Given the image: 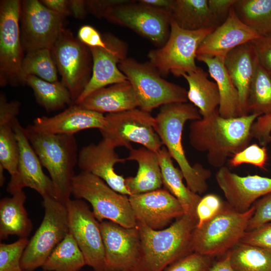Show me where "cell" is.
Returning a JSON list of instances; mask_svg holds the SVG:
<instances>
[{
	"mask_svg": "<svg viewBox=\"0 0 271 271\" xmlns=\"http://www.w3.org/2000/svg\"><path fill=\"white\" fill-rule=\"evenodd\" d=\"M258 116L249 114L224 118L219 115L218 108L209 116L190 123V145L199 152H206L208 163L220 168L224 166L228 157L249 145L252 139L251 126Z\"/></svg>",
	"mask_w": 271,
	"mask_h": 271,
	"instance_id": "obj_1",
	"label": "cell"
},
{
	"mask_svg": "<svg viewBox=\"0 0 271 271\" xmlns=\"http://www.w3.org/2000/svg\"><path fill=\"white\" fill-rule=\"evenodd\" d=\"M201 118L198 109L191 103H172L161 107L154 123L155 131L163 145L178 164L187 187L199 195L207 191V180L211 172L199 163L190 165L185 156L182 135L187 121Z\"/></svg>",
	"mask_w": 271,
	"mask_h": 271,
	"instance_id": "obj_2",
	"label": "cell"
},
{
	"mask_svg": "<svg viewBox=\"0 0 271 271\" xmlns=\"http://www.w3.org/2000/svg\"><path fill=\"white\" fill-rule=\"evenodd\" d=\"M197 224V218L186 214L161 230L153 229L137 221L142 245L139 271H164L194 252L192 236Z\"/></svg>",
	"mask_w": 271,
	"mask_h": 271,
	"instance_id": "obj_3",
	"label": "cell"
},
{
	"mask_svg": "<svg viewBox=\"0 0 271 271\" xmlns=\"http://www.w3.org/2000/svg\"><path fill=\"white\" fill-rule=\"evenodd\" d=\"M24 132L42 165L53 182L54 198L66 205L72 195V183L78 154L74 135L53 134L35 131Z\"/></svg>",
	"mask_w": 271,
	"mask_h": 271,
	"instance_id": "obj_4",
	"label": "cell"
},
{
	"mask_svg": "<svg viewBox=\"0 0 271 271\" xmlns=\"http://www.w3.org/2000/svg\"><path fill=\"white\" fill-rule=\"evenodd\" d=\"M253 205L240 212L224 201L213 217L195 227L192 232L193 251L214 257L226 254L240 242L246 232L248 221L254 212Z\"/></svg>",
	"mask_w": 271,
	"mask_h": 271,
	"instance_id": "obj_5",
	"label": "cell"
},
{
	"mask_svg": "<svg viewBox=\"0 0 271 271\" xmlns=\"http://www.w3.org/2000/svg\"><path fill=\"white\" fill-rule=\"evenodd\" d=\"M118 68L131 83L143 110L150 112L164 105L188 101L186 88L164 79L149 62L126 57Z\"/></svg>",
	"mask_w": 271,
	"mask_h": 271,
	"instance_id": "obj_6",
	"label": "cell"
},
{
	"mask_svg": "<svg viewBox=\"0 0 271 271\" xmlns=\"http://www.w3.org/2000/svg\"><path fill=\"white\" fill-rule=\"evenodd\" d=\"M72 195L89 202L99 222L107 220L125 227L137 226L128 196L115 191L95 175L83 171L75 175L72 180Z\"/></svg>",
	"mask_w": 271,
	"mask_h": 271,
	"instance_id": "obj_7",
	"label": "cell"
},
{
	"mask_svg": "<svg viewBox=\"0 0 271 271\" xmlns=\"http://www.w3.org/2000/svg\"><path fill=\"white\" fill-rule=\"evenodd\" d=\"M214 29L188 31L172 21L169 37L162 47L151 50L149 62L163 76L172 73L177 77L195 71L197 50L203 40Z\"/></svg>",
	"mask_w": 271,
	"mask_h": 271,
	"instance_id": "obj_8",
	"label": "cell"
},
{
	"mask_svg": "<svg viewBox=\"0 0 271 271\" xmlns=\"http://www.w3.org/2000/svg\"><path fill=\"white\" fill-rule=\"evenodd\" d=\"M45 214L41 225L29 240L21 261L23 271L42 267L48 257L69 232L68 210L53 197L43 198Z\"/></svg>",
	"mask_w": 271,
	"mask_h": 271,
	"instance_id": "obj_9",
	"label": "cell"
},
{
	"mask_svg": "<svg viewBox=\"0 0 271 271\" xmlns=\"http://www.w3.org/2000/svg\"><path fill=\"white\" fill-rule=\"evenodd\" d=\"M105 116L104 126L99 130L103 140L111 146L124 147L130 150L132 142L157 153L162 148L154 128L155 117L150 112L136 108Z\"/></svg>",
	"mask_w": 271,
	"mask_h": 271,
	"instance_id": "obj_10",
	"label": "cell"
},
{
	"mask_svg": "<svg viewBox=\"0 0 271 271\" xmlns=\"http://www.w3.org/2000/svg\"><path fill=\"white\" fill-rule=\"evenodd\" d=\"M51 51L61 82L75 103L91 77L93 61L90 49L70 30L64 28Z\"/></svg>",
	"mask_w": 271,
	"mask_h": 271,
	"instance_id": "obj_11",
	"label": "cell"
},
{
	"mask_svg": "<svg viewBox=\"0 0 271 271\" xmlns=\"http://www.w3.org/2000/svg\"><path fill=\"white\" fill-rule=\"evenodd\" d=\"M20 0L0 1V86L24 84L21 75L24 58L20 18Z\"/></svg>",
	"mask_w": 271,
	"mask_h": 271,
	"instance_id": "obj_12",
	"label": "cell"
},
{
	"mask_svg": "<svg viewBox=\"0 0 271 271\" xmlns=\"http://www.w3.org/2000/svg\"><path fill=\"white\" fill-rule=\"evenodd\" d=\"M104 18L133 30L158 48L166 43L170 33L171 14L138 1L126 0L110 8L104 14Z\"/></svg>",
	"mask_w": 271,
	"mask_h": 271,
	"instance_id": "obj_13",
	"label": "cell"
},
{
	"mask_svg": "<svg viewBox=\"0 0 271 271\" xmlns=\"http://www.w3.org/2000/svg\"><path fill=\"white\" fill-rule=\"evenodd\" d=\"M65 18L46 8L40 1H22L20 27L24 51L51 49L64 28Z\"/></svg>",
	"mask_w": 271,
	"mask_h": 271,
	"instance_id": "obj_14",
	"label": "cell"
},
{
	"mask_svg": "<svg viewBox=\"0 0 271 271\" xmlns=\"http://www.w3.org/2000/svg\"><path fill=\"white\" fill-rule=\"evenodd\" d=\"M105 271H139L142 245L137 227H123L113 221L100 222Z\"/></svg>",
	"mask_w": 271,
	"mask_h": 271,
	"instance_id": "obj_15",
	"label": "cell"
},
{
	"mask_svg": "<svg viewBox=\"0 0 271 271\" xmlns=\"http://www.w3.org/2000/svg\"><path fill=\"white\" fill-rule=\"evenodd\" d=\"M69 233L82 251L86 265L105 271L104 250L100 222L85 201L71 199L66 203Z\"/></svg>",
	"mask_w": 271,
	"mask_h": 271,
	"instance_id": "obj_16",
	"label": "cell"
},
{
	"mask_svg": "<svg viewBox=\"0 0 271 271\" xmlns=\"http://www.w3.org/2000/svg\"><path fill=\"white\" fill-rule=\"evenodd\" d=\"M102 37L106 43L105 48L89 47L93 61L91 77L74 104L80 103L100 88L127 80L118 68L120 61L127 57L126 43L110 33Z\"/></svg>",
	"mask_w": 271,
	"mask_h": 271,
	"instance_id": "obj_17",
	"label": "cell"
},
{
	"mask_svg": "<svg viewBox=\"0 0 271 271\" xmlns=\"http://www.w3.org/2000/svg\"><path fill=\"white\" fill-rule=\"evenodd\" d=\"M14 125L19 147V159L17 176L14 180L10 181L8 192L13 195L28 187L35 190L43 198H54L53 182L44 173L42 165L18 118Z\"/></svg>",
	"mask_w": 271,
	"mask_h": 271,
	"instance_id": "obj_18",
	"label": "cell"
},
{
	"mask_svg": "<svg viewBox=\"0 0 271 271\" xmlns=\"http://www.w3.org/2000/svg\"><path fill=\"white\" fill-rule=\"evenodd\" d=\"M128 198L137 221L154 230L165 228L185 214L180 202L165 188Z\"/></svg>",
	"mask_w": 271,
	"mask_h": 271,
	"instance_id": "obj_19",
	"label": "cell"
},
{
	"mask_svg": "<svg viewBox=\"0 0 271 271\" xmlns=\"http://www.w3.org/2000/svg\"><path fill=\"white\" fill-rule=\"evenodd\" d=\"M216 181L226 202L234 210L244 212L260 198L271 193V178L257 175L240 176L223 166L215 175Z\"/></svg>",
	"mask_w": 271,
	"mask_h": 271,
	"instance_id": "obj_20",
	"label": "cell"
},
{
	"mask_svg": "<svg viewBox=\"0 0 271 271\" xmlns=\"http://www.w3.org/2000/svg\"><path fill=\"white\" fill-rule=\"evenodd\" d=\"M125 161V158L119 157L115 148L102 140L97 144L91 143L80 150L77 165L82 171L103 180L115 191L129 196L131 194L126 187L125 179L116 173L114 169L116 163Z\"/></svg>",
	"mask_w": 271,
	"mask_h": 271,
	"instance_id": "obj_21",
	"label": "cell"
},
{
	"mask_svg": "<svg viewBox=\"0 0 271 271\" xmlns=\"http://www.w3.org/2000/svg\"><path fill=\"white\" fill-rule=\"evenodd\" d=\"M105 123V116L103 113L74 104L54 116L38 117L34 120L33 124L28 126L42 133L74 135L88 128L100 130Z\"/></svg>",
	"mask_w": 271,
	"mask_h": 271,
	"instance_id": "obj_22",
	"label": "cell"
},
{
	"mask_svg": "<svg viewBox=\"0 0 271 271\" xmlns=\"http://www.w3.org/2000/svg\"><path fill=\"white\" fill-rule=\"evenodd\" d=\"M259 36L238 19L232 8L226 20L201 42L196 56L218 57L224 60L231 50Z\"/></svg>",
	"mask_w": 271,
	"mask_h": 271,
	"instance_id": "obj_23",
	"label": "cell"
},
{
	"mask_svg": "<svg viewBox=\"0 0 271 271\" xmlns=\"http://www.w3.org/2000/svg\"><path fill=\"white\" fill-rule=\"evenodd\" d=\"M257 62V58L250 42L237 47L229 52L224 58L225 67L238 90L240 116L248 114L249 89Z\"/></svg>",
	"mask_w": 271,
	"mask_h": 271,
	"instance_id": "obj_24",
	"label": "cell"
},
{
	"mask_svg": "<svg viewBox=\"0 0 271 271\" xmlns=\"http://www.w3.org/2000/svg\"><path fill=\"white\" fill-rule=\"evenodd\" d=\"M20 108L18 101H8L5 94L0 95V165L14 180L18 174L19 147L14 129Z\"/></svg>",
	"mask_w": 271,
	"mask_h": 271,
	"instance_id": "obj_25",
	"label": "cell"
},
{
	"mask_svg": "<svg viewBox=\"0 0 271 271\" xmlns=\"http://www.w3.org/2000/svg\"><path fill=\"white\" fill-rule=\"evenodd\" d=\"M78 105L103 114L118 113L139 105L134 89L128 80L100 88Z\"/></svg>",
	"mask_w": 271,
	"mask_h": 271,
	"instance_id": "obj_26",
	"label": "cell"
},
{
	"mask_svg": "<svg viewBox=\"0 0 271 271\" xmlns=\"http://www.w3.org/2000/svg\"><path fill=\"white\" fill-rule=\"evenodd\" d=\"M126 161H135L138 170L134 177L125 179L128 191L132 195H137L152 191L161 188L163 181L159 163L158 152L145 147L129 150Z\"/></svg>",
	"mask_w": 271,
	"mask_h": 271,
	"instance_id": "obj_27",
	"label": "cell"
},
{
	"mask_svg": "<svg viewBox=\"0 0 271 271\" xmlns=\"http://www.w3.org/2000/svg\"><path fill=\"white\" fill-rule=\"evenodd\" d=\"M196 59L206 65L209 75L217 85L220 96L219 115L224 118L240 116L238 90L226 70L224 60L203 56H196Z\"/></svg>",
	"mask_w": 271,
	"mask_h": 271,
	"instance_id": "obj_28",
	"label": "cell"
},
{
	"mask_svg": "<svg viewBox=\"0 0 271 271\" xmlns=\"http://www.w3.org/2000/svg\"><path fill=\"white\" fill-rule=\"evenodd\" d=\"M27 196L23 190L18 191L11 197L0 201V238L15 235L20 238L27 237L33 225L24 207Z\"/></svg>",
	"mask_w": 271,
	"mask_h": 271,
	"instance_id": "obj_29",
	"label": "cell"
},
{
	"mask_svg": "<svg viewBox=\"0 0 271 271\" xmlns=\"http://www.w3.org/2000/svg\"><path fill=\"white\" fill-rule=\"evenodd\" d=\"M158 156L164 188L178 199L185 214L197 218L196 208L201 197L184 185L183 175L180 169L174 166L165 147L159 151Z\"/></svg>",
	"mask_w": 271,
	"mask_h": 271,
	"instance_id": "obj_30",
	"label": "cell"
},
{
	"mask_svg": "<svg viewBox=\"0 0 271 271\" xmlns=\"http://www.w3.org/2000/svg\"><path fill=\"white\" fill-rule=\"evenodd\" d=\"M208 75L199 67L194 71L181 75L189 85L188 100L197 108L202 117L212 114L220 103L217 85L208 79Z\"/></svg>",
	"mask_w": 271,
	"mask_h": 271,
	"instance_id": "obj_31",
	"label": "cell"
},
{
	"mask_svg": "<svg viewBox=\"0 0 271 271\" xmlns=\"http://www.w3.org/2000/svg\"><path fill=\"white\" fill-rule=\"evenodd\" d=\"M172 21L188 31L218 27L208 6L207 0H175Z\"/></svg>",
	"mask_w": 271,
	"mask_h": 271,
	"instance_id": "obj_32",
	"label": "cell"
},
{
	"mask_svg": "<svg viewBox=\"0 0 271 271\" xmlns=\"http://www.w3.org/2000/svg\"><path fill=\"white\" fill-rule=\"evenodd\" d=\"M23 81L32 89L37 103L47 112L74 104L69 90L61 81L49 82L32 75L23 76Z\"/></svg>",
	"mask_w": 271,
	"mask_h": 271,
	"instance_id": "obj_33",
	"label": "cell"
},
{
	"mask_svg": "<svg viewBox=\"0 0 271 271\" xmlns=\"http://www.w3.org/2000/svg\"><path fill=\"white\" fill-rule=\"evenodd\" d=\"M233 9L238 19L258 35H271V0H236Z\"/></svg>",
	"mask_w": 271,
	"mask_h": 271,
	"instance_id": "obj_34",
	"label": "cell"
},
{
	"mask_svg": "<svg viewBox=\"0 0 271 271\" xmlns=\"http://www.w3.org/2000/svg\"><path fill=\"white\" fill-rule=\"evenodd\" d=\"M86 265L77 242L69 232L48 257L42 268L45 271H79Z\"/></svg>",
	"mask_w": 271,
	"mask_h": 271,
	"instance_id": "obj_35",
	"label": "cell"
},
{
	"mask_svg": "<svg viewBox=\"0 0 271 271\" xmlns=\"http://www.w3.org/2000/svg\"><path fill=\"white\" fill-rule=\"evenodd\" d=\"M227 253L235 271H271V251L238 242Z\"/></svg>",
	"mask_w": 271,
	"mask_h": 271,
	"instance_id": "obj_36",
	"label": "cell"
},
{
	"mask_svg": "<svg viewBox=\"0 0 271 271\" xmlns=\"http://www.w3.org/2000/svg\"><path fill=\"white\" fill-rule=\"evenodd\" d=\"M247 110L259 116L271 113V76L258 61L249 86Z\"/></svg>",
	"mask_w": 271,
	"mask_h": 271,
	"instance_id": "obj_37",
	"label": "cell"
},
{
	"mask_svg": "<svg viewBox=\"0 0 271 271\" xmlns=\"http://www.w3.org/2000/svg\"><path fill=\"white\" fill-rule=\"evenodd\" d=\"M21 75L22 80L23 76L32 75L49 82L58 81L57 68L51 49H40L27 53L22 63Z\"/></svg>",
	"mask_w": 271,
	"mask_h": 271,
	"instance_id": "obj_38",
	"label": "cell"
},
{
	"mask_svg": "<svg viewBox=\"0 0 271 271\" xmlns=\"http://www.w3.org/2000/svg\"><path fill=\"white\" fill-rule=\"evenodd\" d=\"M29 242L24 237L12 243L0 244V271H23L21 261Z\"/></svg>",
	"mask_w": 271,
	"mask_h": 271,
	"instance_id": "obj_39",
	"label": "cell"
},
{
	"mask_svg": "<svg viewBox=\"0 0 271 271\" xmlns=\"http://www.w3.org/2000/svg\"><path fill=\"white\" fill-rule=\"evenodd\" d=\"M268 159L267 150L256 144L249 145L244 150L233 155L228 161L230 166L236 167L243 164H250L265 170Z\"/></svg>",
	"mask_w": 271,
	"mask_h": 271,
	"instance_id": "obj_40",
	"label": "cell"
},
{
	"mask_svg": "<svg viewBox=\"0 0 271 271\" xmlns=\"http://www.w3.org/2000/svg\"><path fill=\"white\" fill-rule=\"evenodd\" d=\"M213 257L193 252L168 266L164 271H209Z\"/></svg>",
	"mask_w": 271,
	"mask_h": 271,
	"instance_id": "obj_41",
	"label": "cell"
},
{
	"mask_svg": "<svg viewBox=\"0 0 271 271\" xmlns=\"http://www.w3.org/2000/svg\"><path fill=\"white\" fill-rule=\"evenodd\" d=\"M252 205L254 210L248 221L246 232L271 222V193L257 200Z\"/></svg>",
	"mask_w": 271,
	"mask_h": 271,
	"instance_id": "obj_42",
	"label": "cell"
},
{
	"mask_svg": "<svg viewBox=\"0 0 271 271\" xmlns=\"http://www.w3.org/2000/svg\"><path fill=\"white\" fill-rule=\"evenodd\" d=\"M220 197L214 194H208L201 197L196 208L197 226L215 215L223 205Z\"/></svg>",
	"mask_w": 271,
	"mask_h": 271,
	"instance_id": "obj_43",
	"label": "cell"
},
{
	"mask_svg": "<svg viewBox=\"0 0 271 271\" xmlns=\"http://www.w3.org/2000/svg\"><path fill=\"white\" fill-rule=\"evenodd\" d=\"M240 242L271 251V222L246 232Z\"/></svg>",
	"mask_w": 271,
	"mask_h": 271,
	"instance_id": "obj_44",
	"label": "cell"
},
{
	"mask_svg": "<svg viewBox=\"0 0 271 271\" xmlns=\"http://www.w3.org/2000/svg\"><path fill=\"white\" fill-rule=\"evenodd\" d=\"M271 113L258 116L251 128L252 138L256 139L261 147L271 142Z\"/></svg>",
	"mask_w": 271,
	"mask_h": 271,
	"instance_id": "obj_45",
	"label": "cell"
},
{
	"mask_svg": "<svg viewBox=\"0 0 271 271\" xmlns=\"http://www.w3.org/2000/svg\"><path fill=\"white\" fill-rule=\"evenodd\" d=\"M252 45L259 63L271 71V35L259 36L250 42Z\"/></svg>",
	"mask_w": 271,
	"mask_h": 271,
	"instance_id": "obj_46",
	"label": "cell"
},
{
	"mask_svg": "<svg viewBox=\"0 0 271 271\" xmlns=\"http://www.w3.org/2000/svg\"><path fill=\"white\" fill-rule=\"evenodd\" d=\"M236 0H207L208 6L219 26L227 18Z\"/></svg>",
	"mask_w": 271,
	"mask_h": 271,
	"instance_id": "obj_47",
	"label": "cell"
},
{
	"mask_svg": "<svg viewBox=\"0 0 271 271\" xmlns=\"http://www.w3.org/2000/svg\"><path fill=\"white\" fill-rule=\"evenodd\" d=\"M77 38L88 47H106L102 36L94 28L89 25L83 26L79 29Z\"/></svg>",
	"mask_w": 271,
	"mask_h": 271,
	"instance_id": "obj_48",
	"label": "cell"
},
{
	"mask_svg": "<svg viewBox=\"0 0 271 271\" xmlns=\"http://www.w3.org/2000/svg\"><path fill=\"white\" fill-rule=\"evenodd\" d=\"M126 0H88L85 1L87 10L94 16L104 18L105 12L111 7L121 4Z\"/></svg>",
	"mask_w": 271,
	"mask_h": 271,
	"instance_id": "obj_49",
	"label": "cell"
},
{
	"mask_svg": "<svg viewBox=\"0 0 271 271\" xmlns=\"http://www.w3.org/2000/svg\"><path fill=\"white\" fill-rule=\"evenodd\" d=\"M40 2L46 8L64 17L71 15L67 0H41Z\"/></svg>",
	"mask_w": 271,
	"mask_h": 271,
	"instance_id": "obj_50",
	"label": "cell"
},
{
	"mask_svg": "<svg viewBox=\"0 0 271 271\" xmlns=\"http://www.w3.org/2000/svg\"><path fill=\"white\" fill-rule=\"evenodd\" d=\"M69 9L74 18L83 19L87 13L86 2L83 0H69Z\"/></svg>",
	"mask_w": 271,
	"mask_h": 271,
	"instance_id": "obj_51",
	"label": "cell"
},
{
	"mask_svg": "<svg viewBox=\"0 0 271 271\" xmlns=\"http://www.w3.org/2000/svg\"><path fill=\"white\" fill-rule=\"evenodd\" d=\"M139 2L152 8L161 10L171 14L175 0H140Z\"/></svg>",
	"mask_w": 271,
	"mask_h": 271,
	"instance_id": "obj_52",
	"label": "cell"
},
{
	"mask_svg": "<svg viewBox=\"0 0 271 271\" xmlns=\"http://www.w3.org/2000/svg\"><path fill=\"white\" fill-rule=\"evenodd\" d=\"M209 271H235L231 265L228 253L214 263Z\"/></svg>",
	"mask_w": 271,
	"mask_h": 271,
	"instance_id": "obj_53",
	"label": "cell"
},
{
	"mask_svg": "<svg viewBox=\"0 0 271 271\" xmlns=\"http://www.w3.org/2000/svg\"><path fill=\"white\" fill-rule=\"evenodd\" d=\"M4 168L0 165V185L3 186L4 185L5 178L4 175Z\"/></svg>",
	"mask_w": 271,
	"mask_h": 271,
	"instance_id": "obj_54",
	"label": "cell"
},
{
	"mask_svg": "<svg viewBox=\"0 0 271 271\" xmlns=\"http://www.w3.org/2000/svg\"><path fill=\"white\" fill-rule=\"evenodd\" d=\"M270 72V76H271V71H270V72Z\"/></svg>",
	"mask_w": 271,
	"mask_h": 271,
	"instance_id": "obj_55",
	"label": "cell"
}]
</instances>
